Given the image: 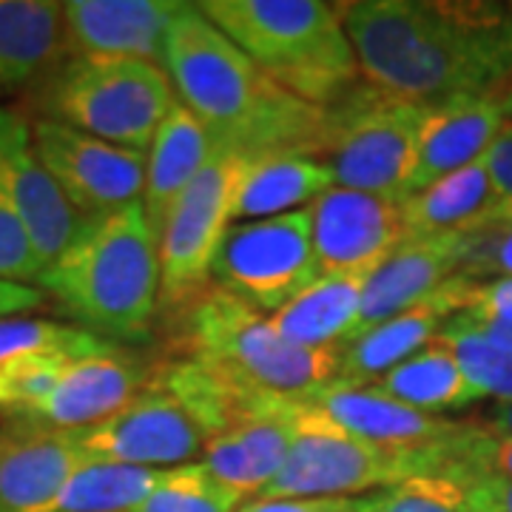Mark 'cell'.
<instances>
[{
	"label": "cell",
	"instance_id": "1",
	"mask_svg": "<svg viewBox=\"0 0 512 512\" xmlns=\"http://www.w3.org/2000/svg\"><path fill=\"white\" fill-rule=\"evenodd\" d=\"M370 86L419 106L512 94V6L450 0L339 3Z\"/></svg>",
	"mask_w": 512,
	"mask_h": 512
},
{
	"label": "cell",
	"instance_id": "2",
	"mask_svg": "<svg viewBox=\"0 0 512 512\" xmlns=\"http://www.w3.org/2000/svg\"><path fill=\"white\" fill-rule=\"evenodd\" d=\"M163 66L185 109L211 131L217 151L245 160L322 157L328 109L274 83L197 3H185L168 23Z\"/></svg>",
	"mask_w": 512,
	"mask_h": 512
},
{
	"label": "cell",
	"instance_id": "3",
	"mask_svg": "<svg viewBox=\"0 0 512 512\" xmlns=\"http://www.w3.org/2000/svg\"><path fill=\"white\" fill-rule=\"evenodd\" d=\"M160 282V239L140 200L89 222L35 285L94 336L140 342L160 308Z\"/></svg>",
	"mask_w": 512,
	"mask_h": 512
},
{
	"label": "cell",
	"instance_id": "4",
	"mask_svg": "<svg viewBox=\"0 0 512 512\" xmlns=\"http://www.w3.org/2000/svg\"><path fill=\"white\" fill-rule=\"evenodd\" d=\"M180 356L271 407L316 402L339 376L342 350H308L276 333L271 316L214 282L183 308Z\"/></svg>",
	"mask_w": 512,
	"mask_h": 512
},
{
	"label": "cell",
	"instance_id": "5",
	"mask_svg": "<svg viewBox=\"0 0 512 512\" xmlns=\"http://www.w3.org/2000/svg\"><path fill=\"white\" fill-rule=\"evenodd\" d=\"M282 89L328 109L362 83L342 12L322 0H205L197 3Z\"/></svg>",
	"mask_w": 512,
	"mask_h": 512
},
{
	"label": "cell",
	"instance_id": "6",
	"mask_svg": "<svg viewBox=\"0 0 512 512\" xmlns=\"http://www.w3.org/2000/svg\"><path fill=\"white\" fill-rule=\"evenodd\" d=\"M174 106L165 69L131 57H66L40 83L49 120L143 154Z\"/></svg>",
	"mask_w": 512,
	"mask_h": 512
},
{
	"label": "cell",
	"instance_id": "7",
	"mask_svg": "<svg viewBox=\"0 0 512 512\" xmlns=\"http://www.w3.org/2000/svg\"><path fill=\"white\" fill-rule=\"evenodd\" d=\"M427 109L362 80L328 106V134L319 163L328 165L339 188L402 202Z\"/></svg>",
	"mask_w": 512,
	"mask_h": 512
},
{
	"label": "cell",
	"instance_id": "8",
	"mask_svg": "<svg viewBox=\"0 0 512 512\" xmlns=\"http://www.w3.org/2000/svg\"><path fill=\"white\" fill-rule=\"evenodd\" d=\"M436 453H399L353 436L322 416L313 404L296 410V439L276 478L256 495L276 498H345L384 490L404 478L433 473Z\"/></svg>",
	"mask_w": 512,
	"mask_h": 512
},
{
	"label": "cell",
	"instance_id": "9",
	"mask_svg": "<svg viewBox=\"0 0 512 512\" xmlns=\"http://www.w3.org/2000/svg\"><path fill=\"white\" fill-rule=\"evenodd\" d=\"M248 160L217 151L180 194L160 228V305L183 311L208 285L222 239L234 220V197Z\"/></svg>",
	"mask_w": 512,
	"mask_h": 512
},
{
	"label": "cell",
	"instance_id": "10",
	"mask_svg": "<svg viewBox=\"0 0 512 512\" xmlns=\"http://www.w3.org/2000/svg\"><path fill=\"white\" fill-rule=\"evenodd\" d=\"M322 274L308 211L231 225L214 259L211 282L256 311L276 313Z\"/></svg>",
	"mask_w": 512,
	"mask_h": 512
},
{
	"label": "cell",
	"instance_id": "11",
	"mask_svg": "<svg viewBox=\"0 0 512 512\" xmlns=\"http://www.w3.org/2000/svg\"><path fill=\"white\" fill-rule=\"evenodd\" d=\"M29 134L40 165L86 220L109 217L143 200L148 160L143 151L111 146L49 117L32 120Z\"/></svg>",
	"mask_w": 512,
	"mask_h": 512
},
{
	"label": "cell",
	"instance_id": "12",
	"mask_svg": "<svg viewBox=\"0 0 512 512\" xmlns=\"http://www.w3.org/2000/svg\"><path fill=\"white\" fill-rule=\"evenodd\" d=\"M72 441L97 461H120L137 467H180L202 456L208 436L171 393L148 382L111 419L94 427L69 430Z\"/></svg>",
	"mask_w": 512,
	"mask_h": 512
},
{
	"label": "cell",
	"instance_id": "13",
	"mask_svg": "<svg viewBox=\"0 0 512 512\" xmlns=\"http://www.w3.org/2000/svg\"><path fill=\"white\" fill-rule=\"evenodd\" d=\"M313 251L322 274L367 276L379 271L404 234L399 202L382 200L365 191L330 188L308 208Z\"/></svg>",
	"mask_w": 512,
	"mask_h": 512
},
{
	"label": "cell",
	"instance_id": "14",
	"mask_svg": "<svg viewBox=\"0 0 512 512\" xmlns=\"http://www.w3.org/2000/svg\"><path fill=\"white\" fill-rule=\"evenodd\" d=\"M92 458L66 430L18 419L0 427V512H55L72 476Z\"/></svg>",
	"mask_w": 512,
	"mask_h": 512
},
{
	"label": "cell",
	"instance_id": "15",
	"mask_svg": "<svg viewBox=\"0 0 512 512\" xmlns=\"http://www.w3.org/2000/svg\"><path fill=\"white\" fill-rule=\"evenodd\" d=\"M510 117L512 94L453 97L430 106L421 126L407 197L484 160Z\"/></svg>",
	"mask_w": 512,
	"mask_h": 512
},
{
	"label": "cell",
	"instance_id": "16",
	"mask_svg": "<svg viewBox=\"0 0 512 512\" xmlns=\"http://www.w3.org/2000/svg\"><path fill=\"white\" fill-rule=\"evenodd\" d=\"M470 242H473V231L404 239L382 268L367 276L362 311L350 342L359 339L365 330L419 305L439 291L444 282H450L461 271Z\"/></svg>",
	"mask_w": 512,
	"mask_h": 512
},
{
	"label": "cell",
	"instance_id": "17",
	"mask_svg": "<svg viewBox=\"0 0 512 512\" xmlns=\"http://www.w3.org/2000/svg\"><path fill=\"white\" fill-rule=\"evenodd\" d=\"M183 6L177 0H69L63 3L69 57L163 60L165 29Z\"/></svg>",
	"mask_w": 512,
	"mask_h": 512
},
{
	"label": "cell",
	"instance_id": "18",
	"mask_svg": "<svg viewBox=\"0 0 512 512\" xmlns=\"http://www.w3.org/2000/svg\"><path fill=\"white\" fill-rule=\"evenodd\" d=\"M322 416L359 439L399 453H439L461 433L464 421L430 416L384 396L379 387L330 384L311 402Z\"/></svg>",
	"mask_w": 512,
	"mask_h": 512
},
{
	"label": "cell",
	"instance_id": "19",
	"mask_svg": "<svg viewBox=\"0 0 512 512\" xmlns=\"http://www.w3.org/2000/svg\"><path fill=\"white\" fill-rule=\"evenodd\" d=\"M148 382L151 370L131 359L126 350L86 356L63 370L55 390L26 421L66 433L94 427L123 410Z\"/></svg>",
	"mask_w": 512,
	"mask_h": 512
},
{
	"label": "cell",
	"instance_id": "20",
	"mask_svg": "<svg viewBox=\"0 0 512 512\" xmlns=\"http://www.w3.org/2000/svg\"><path fill=\"white\" fill-rule=\"evenodd\" d=\"M458 308H461V279L456 274L424 302L376 328L365 330L359 339L345 345L339 353L336 384H348V387L376 384L387 370H393L399 362L419 353L424 345H430L441 325L450 316H456Z\"/></svg>",
	"mask_w": 512,
	"mask_h": 512
},
{
	"label": "cell",
	"instance_id": "21",
	"mask_svg": "<svg viewBox=\"0 0 512 512\" xmlns=\"http://www.w3.org/2000/svg\"><path fill=\"white\" fill-rule=\"evenodd\" d=\"M9 185H12V205L18 211L20 225L29 237L40 268L46 271L72 248L92 220H86L66 200L52 174L40 165L29 128L15 140L9 154Z\"/></svg>",
	"mask_w": 512,
	"mask_h": 512
},
{
	"label": "cell",
	"instance_id": "22",
	"mask_svg": "<svg viewBox=\"0 0 512 512\" xmlns=\"http://www.w3.org/2000/svg\"><path fill=\"white\" fill-rule=\"evenodd\" d=\"M66 57L63 3L0 0V97L43 83Z\"/></svg>",
	"mask_w": 512,
	"mask_h": 512
},
{
	"label": "cell",
	"instance_id": "23",
	"mask_svg": "<svg viewBox=\"0 0 512 512\" xmlns=\"http://www.w3.org/2000/svg\"><path fill=\"white\" fill-rule=\"evenodd\" d=\"M214 154H217V146H214L211 131L202 126L183 103H177L157 128L146 160L143 208L157 237L174 202L180 200V194L194 183V177Z\"/></svg>",
	"mask_w": 512,
	"mask_h": 512
},
{
	"label": "cell",
	"instance_id": "24",
	"mask_svg": "<svg viewBox=\"0 0 512 512\" xmlns=\"http://www.w3.org/2000/svg\"><path fill=\"white\" fill-rule=\"evenodd\" d=\"M302 407V404H299ZM248 421L214 436L202 450V467L239 495H259L282 470L296 439V410Z\"/></svg>",
	"mask_w": 512,
	"mask_h": 512
},
{
	"label": "cell",
	"instance_id": "25",
	"mask_svg": "<svg viewBox=\"0 0 512 512\" xmlns=\"http://www.w3.org/2000/svg\"><path fill=\"white\" fill-rule=\"evenodd\" d=\"M362 276L319 274L288 305L271 313L276 333L308 350H342L362 311Z\"/></svg>",
	"mask_w": 512,
	"mask_h": 512
},
{
	"label": "cell",
	"instance_id": "26",
	"mask_svg": "<svg viewBox=\"0 0 512 512\" xmlns=\"http://www.w3.org/2000/svg\"><path fill=\"white\" fill-rule=\"evenodd\" d=\"M407 237L481 231L495 222V191L484 160L399 202Z\"/></svg>",
	"mask_w": 512,
	"mask_h": 512
},
{
	"label": "cell",
	"instance_id": "27",
	"mask_svg": "<svg viewBox=\"0 0 512 512\" xmlns=\"http://www.w3.org/2000/svg\"><path fill=\"white\" fill-rule=\"evenodd\" d=\"M151 382L160 384L165 393H171L183 404L185 413L200 424L208 441L234 430L239 424L282 416L293 410V407H271V404L256 402L188 356H174L168 362H160L151 370Z\"/></svg>",
	"mask_w": 512,
	"mask_h": 512
},
{
	"label": "cell",
	"instance_id": "28",
	"mask_svg": "<svg viewBox=\"0 0 512 512\" xmlns=\"http://www.w3.org/2000/svg\"><path fill=\"white\" fill-rule=\"evenodd\" d=\"M353 512H501V481L444 467L353 498Z\"/></svg>",
	"mask_w": 512,
	"mask_h": 512
},
{
	"label": "cell",
	"instance_id": "29",
	"mask_svg": "<svg viewBox=\"0 0 512 512\" xmlns=\"http://www.w3.org/2000/svg\"><path fill=\"white\" fill-rule=\"evenodd\" d=\"M336 185L330 168L311 157H262L248 160L234 197V220L282 217L296 205L319 200Z\"/></svg>",
	"mask_w": 512,
	"mask_h": 512
},
{
	"label": "cell",
	"instance_id": "30",
	"mask_svg": "<svg viewBox=\"0 0 512 512\" xmlns=\"http://www.w3.org/2000/svg\"><path fill=\"white\" fill-rule=\"evenodd\" d=\"M373 387H379L384 396L430 416L441 410H461L484 399L481 390H476L464 376L456 356L436 339L393 370H387Z\"/></svg>",
	"mask_w": 512,
	"mask_h": 512
},
{
	"label": "cell",
	"instance_id": "31",
	"mask_svg": "<svg viewBox=\"0 0 512 512\" xmlns=\"http://www.w3.org/2000/svg\"><path fill=\"white\" fill-rule=\"evenodd\" d=\"M163 476L165 470L92 458L66 484L55 512H134Z\"/></svg>",
	"mask_w": 512,
	"mask_h": 512
},
{
	"label": "cell",
	"instance_id": "32",
	"mask_svg": "<svg viewBox=\"0 0 512 512\" xmlns=\"http://www.w3.org/2000/svg\"><path fill=\"white\" fill-rule=\"evenodd\" d=\"M484 399L512 402V345L490 336L476 319L456 313L436 333Z\"/></svg>",
	"mask_w": 512,
	"mask_h": 512
},
{
	"label": "cell",
	"instance_id": "33",
	"mask_svg": "<svg viewBox=\"0 0 512 512\" xmlns=\"http://www.w3.org/2000/svg\"><path fill=\"white\" fill-rule=\"evenodd\" d=\"M111 350L117 348L83 328L60 325L49 319H26V316L0 319V365L26 356H60L77 362Z\"/></svg>",
	"mask_w": 512,
	"mask_h": 512
},
{
	"label": "cell",
	"instance_id": "34",
	"mask_svg": "<svg viewBox=\"0 0 512 512\" xmlns=\"http://www.w3.org/2000/svg\"><path fill=\"white\" fill-rule=\"evenodd\" d=\"M26 128L29 123L18 111L0 109V279L35 285L43 268L20 225L18 211L12 205V185H9V154Z\"/></svg>",
	"mask_w": 512,
	"mask_h": 512
},
{
	"label": "cell",
	"instance_id": "35",
	"mask_svg": "<svg viewBox=\"0 0 512 512\" xmlns=\"http://www.w3.org/2000/svg\"><path fill=\"white\" fill-rule=\"evenodd\" d=\"M245 495L225 487L202 464L165 470L163 481L134 512H239Z\"/></svg>",
	"mask_w": 512,
	"mask_h": 512
},
{
	"label": "cell",
	"instance_id": "36",
	"mask_svg": "<svg viewBox=\"0 0 512 512\" xmlns=\"http://www.w3.org/2000/svg\"><path fill=\"white\" fill-rule=\"evenodd\" d=\"M72 365L60 356H26L0 365V413L29 419Z\"/></svg>",
	"mask_w": 512,
	"mask_h": 512
},
{
	"label": "cell",
	"instance_id": "37",
	"mask_svg": "<svg viewBox=\"0 0 512 512\" xmlns=\"http://www.w3.org/2000/svg\"><path fill=\"white\" fill-rule=\"evenodd\" d=\"M444 467H467L481 476L512 481V439L495 436L473 419H467L456 439L436 456V470Z\"/></svg>",
	"mask_w": 512,
	"mask_h": 512
},
{
	"label": "cell",
	"instance_id": "38",
	"mask_svg": "<svg viewBox=\"0 0 512 512\" xmlns=\"http://www.w3.org/2000/svg\"><path fill=\"white\" fill-rule=\"evenodd\" d=\"M461 279L458 313L476 319L490 336L512 345V279Z\"/></svg>",
	"mask_w": 512,
	"mask_h": 512
},
{
	"label": "cell",
	"instance_id": "39",
	"mask_svg": "<svg viewBox=\"0 0 512 512\" xmlns=\"http://www.w3.org/2000/svg\"><path fill=\"white\" fill-rule=\"evenodd\" d=\"M458 274L470 279H512V222L473 231V242Z\"/></svg>",
	"mask_w": 512,
	"mask_h": 512
},
{
	"label": "cell",
	"instance_id": "40",
	"mask_svg": "<svg viewBox=\"0 0 512 512\" xmlns=\"http://www.w3.org/2000/svg\"><path fill=\"white\" fill-rule=\"evenodd\" d=\"M484 165L495 191V222H512V117L484 154Z\"/></svg>",
	"mask_w": 512,
	"mask_h": 512
},
{
	"label": "cell",
	"instance_id": "41",
	"mask_svg": "<svg viewBox=\"0 0 512 512\" xmlns=\"http://www.w3.org/2000/svg\"><path fill=\"white\" fill-rule=\"evenodd\" d=\"M239 512H353V498H276L254 501Z\"/></svg>",
	"mask_w": 512,
	"mask_h": 512
},
{
	"label": "cell",
	"instance_id": "42",
	"mask_svg": "<svg viewBox=\"0 0 512 512\" xmlns=\"http://www.w3.org/2000/svg\"><path fill=\"white\" fill-rule=\"evenodd\" d=\"M49 302V296L35 288V285H23V282H9L0 279V319L20 316V313L37 311Z\"/></svg>",
	"mask_w": 512,
	"mask_h": 512
},
{
	"label": "cell",
	"instance_id": "43",
	"mask_svg": "<svg viewBox=\"0 0 512 512\" xmlns=\"http://www.w3.org/2000/svg\"><path fill=\"white\" fill-rule=\"evenodd\" d=\"M476 424H481L484 430H490L495 436H510L512 439V402H495L490 410H484L481 416H476Z\"/></svg>",
	"mask_w": 512,
	"mask_h": 512
},
{
	"label": "cell",
	"instance_id": "44",
	"mask_svg": "<svg viewBox=\"0 0 512 512\" xmlns=\"http://www.w3.org/2000/svg\"><path fill=\"white\" fill-rule=\"evenodd\" d=\"M501 512H512V481H501Z\"/></svg>",
	"mask_w": 512,
	"mask_h": 512
}]
</instances>
